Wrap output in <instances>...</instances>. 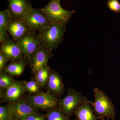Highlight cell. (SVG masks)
Segmentation results:
<instances>
[{
	"mask_svg": "<svg viewBox=\"0 0 120 120\" xmlns=\"http://www.w3.org/2000/svg\"><path fill=\"white\" fill-rule=\"evenodd\" d=\"M66 30V26L52 24L40 31L38 35L41 45L52 50L56 49L63 41Z\"/></svg>",
	"mask_w": 120,
	"mask_h": 120,
	"instance_id": "obj_1",
	"label": "cell"
},
{
	"mask_svg": "<svg viewBox=\"0 0 120 120\" xmlns=\"http://www.w3.org/2000/svg\"><path fill=\"white\" fill-rule=\"evenodd\" d=\"M52 24L66 25L71 19L75 10L69 11L61 7L60 0H50L45 7L41 8Z\"/></svg>",
	"mask_w": 120,
	"mask_h": 120,
	"instance_id": "obj_2",
	"label": "cell"
},
{
	"mask_svg": "<svg viewBox=\"0 0 120 120\" xmlns=\"http://www.w3.org/2000/svg\"><path fill=\"white\" fill-rule=\"evenodd\" d=\"M94 101L90 104L97 115L108 119L114 120L115 110L112 101L103 92L98 88L94 90Z\"/></svg>",
	"mask_w": 120,
	"mask_h": 120,
	"instance_id": "obj_3",
	"label": "cell"
},
{
	"mask_svg": "<svg viewBox=\"0 0 120 120\" xmlns=\"http://www.w3.org/2000/svg\"><path fill=\"white\" fill-rule=\"evenodd\" d=\"M35 109L29 104L26 99L21 98L8 104L9 118L11 120H25L30 115L37 113Z\"/></svg>",
	"mask_w": 120,
	"mask_h": 120,
	"instance_id": "obj_4",
	"label": "cell"
},
{
	"mask_svg": "<svg viewBox=\"0 0 120 120\" xmlns=\"http://www.w3.org/2000/svg\"><path fill=\"white\" fill-rule=\"evenodd\" d=\"M31 106L35 109H53L59 105V99L52 92H39L30 95L26 99Z\"/></svg>",
	"mask_w": 120,
	"mask_h": 120,
	"instance_id": "obj_5",
	"label": "cell"
},
{
	"mask_svg": "<svg viewBox=\"0 0 120 120\" xmlns=\"http://www.w3.org/2000/svg\"><path fill=\"white\" fill-rule=\"evenodd\" d=\"M90 101L81 93L73 88H70L65 97L59 99V105L63 113L69 114L80 105Z\"/></svg>",
	"mask_w": 120,
	"mask_h": 120,
	"instance_id": "obj_6",
	"label": "cell"
},
{
	"mask_svg": "<svg viewBox=\"0 0 120 120\" xmlns=\"http://www.w3.org/2000/svg\"><path fill=\"white\" fill-rule=\"evenodd\" d=\"M24 20L31 32H39L52 24L41 8H33Z\"/></svg>",
	"mask_w": 120,
	"mask_h": 120,
	"instance_id": "obj_7",
	"label": "cell"
},
{
	"mask_svg": "<svg viewBox=\"0 0 120 120\" xmlns=\"http://www.w3.org/2000/svg\"><path fill=\"white\" fill-rule=\"evenodd\" d=\"M8 11L12 19L24 20L33 8L28 0H8Z\"/></svg>",
	"mask_w": 120,
	"mask_h": 120,
	"instance_id": "obj_8",
	"label": "cell"
},
{
	"mask_svg": "<svg viewBox=\"0 0 120 120\" xmlns=\"http://www.w3.org/2000/svg\"><path fill=\"white\" fill-rule=\"evenodd\" d=\"M16 42L22 50L24 57L29 63L31 56L41 45L38 34L35 32H29Z\"/></svg>",
	"mask_w": 120,
	"mask_h": 120,
	"instance_id": "obj_9",
	"label": "cell"
},
{
	"mask_svg": "<svg viewBox=\"0 0 120 120\" xmlns=\"http://www.w3.org/2000/svg\"><path fill=\"white\" fill-rule=\"evenodd\" d=\"M53 56L52 50L41 45L31 56L29 62L33 73L47 65L49 60Z\"/></svg>",
	"mask_w": 120,
	"mask_h": 120,
	"instance_id": "obj_10",
	"label": "cell"
},
{
	"mask_svg": "<svg viewBox=\"0 0 120 120\" xmlns=\"http://www.w3.org/2000/svg\"><path fill=\"white\" fill-rule=\"evenodd\" d=\"M0 51L11 62L19 61L24 57L23 52L20 46L17 42L8 37L4 43H1Z\"/></svg>",
	"mask_w": 120,
	"mask_h": 120,
	"instance_id": "obj_11",
	"label": "cell"
},
{
	"mask_svg": "<svg viewBox=\"0 0 120 120\" xmlns=\"http://www.w3.org/2000/svg\"><path fill=\"white\" fill-rule=\"evenodd\" d=\"M23 81H15L2 94V101L4 102H13L19 100L26 91Z\"/></svg>",
	"mask_w": 120,
	"mask_h": 120,
	"instance_id": "obj_12",
	"label": "cell"
},
{
	"mask_svg": "<svg viewBox=\"0 0 120 120\" xmlns=\"http://www.w3.org/2000/svg\"><path fill=\"white\" fill-rule=\"evenodd\" d=\"M13 40L17 41L29 32H31L24 20H11L7 28Z\"/></svg>",
	"mask_w": 120,
	"mask_h": 120,
	"instance_id": "obj_13",
	"label": "cell"
},
{
	"mask_svg": "<svg viewBox=\"0 0 120 120\" xmlns=\"http://www.w3.org/2000/svg\"><path fill=\"white\" fill-rule=\"evenodd\" d=\"M46 85L48 91L56 96L62 94L64 91V86L60 75L56 71L53 69H50Z\"/></svg>",
	"mask_w": 120,
	"mask_h": 120,
	"instance_id": "obj_14",
	"label": "cell"
},
{
	"mask_svg": "<svg viewBox=\"0 0 120 120\" xmlns=\"http://www.w3.org/2000/svg\"><path fill=\"white\" fill-rule=\"evenodd\" d=\"M28 63L27 59L24 57L19 61L11 62L5 68L4 71L13 76L20 75L23 72L25 67Z\"/></svg>",
	"mask_w": 120,
	"mask_h": 120,
	"instance_id": "obj_15",
	"label": "cell"
},
{
	"mask_svg": "<svg viewBox=\"0 0 120 120\" xmlns=\"http://www.w3.org/2000/svg\"><path fill=\"white\" fill-rule=\"evenodd\" d=\"M90 102L82 103L77 107L75 114L79 120H97L96 116L93 114Z\"/></svg>",
	"mask_w": 120,
	"mask_h": 120,
	"instance_id": "obj_16",
	"label": "cell"
},
{
	"mask_svg": "<svg viewBox=\"0 0 120 120\" xmlns=\"http://www.w3.org/2000/svg\"><path fill=\"white\" fill-rule=\"evenodd\" d=\"M50 69L48 65L39 69L35 73V79L40 87L43 88L47 85Z\"/></svg>",
	"mask_w": 120,
	"mask_h": 120,
	"instance_id": "obj_17",
	"label": "cell"
},
{
	"mask_svg": "<svg viewBox=\"0 0 120 120\" xmlns=\"http://www.w3.org/2000/svg\"><path fill=\"white\" fill-rule=\"evenodd\" d=\"M11 20L8 10L0 11V35H2L4 41L8 37L7 32V27Z\"/></svg>",
	"mask_w": 120,
	"mask_h": 120,
	"instance_id": "obj_18",
	"label": "cell"
},
{
	"mask_svg": "<svg viewBox=\"0 0 120 120\" xmlns=\"http://www.w3.org/2000/svg\"><path fill=\"white\" fill-rule=\"evenodd\" d=\"M24 87L26 91L31 94H35L40 92V86L36 80L29 81H23Z\"/></svg>",
	"mask_w": 120,
	"mask_h": 120,
	"instance_id": "obj_19",
	"label": "cell"
},
{
	"mask_svg": "<svg viewBox=\"0 0 120 120\" xmlns=\"http://www.w3.org/2000/svg\"><path fill=\"white\" fill-rule=\"evenodd\" d=\"M13 80L7 73L3 71L0 73V87L2 89H7L14 83Z\"/></svg>",
	"mask_w": 120,
	"mask_h": 120,
	"instance_id": "obj_20",
	"label": "cell"
},
{
	"mask_svg": "<svg viewBox=\"0 0 120 120\" xmlns=\"http://www.w3.org/2000/svg\"><path fill=\"white\" fill-rule=\"evenodd\" d=\"M46 117L47 120H68L60 108L49 112Z\"/></svg>",
	"mask_w": 120,
	"mask_h": 120,
	"instance_id": "obj_21",
	"label": "cell"
},
{
	"mask_svg": "<svg viewBox=\"0 0 120 120\" xmlns=\"http://www.w3.org/2000/svg\"><path fill=\"white\" fill-rule=\"evenodd\" d=\"M107 6L111 11L116 13L120 12V3L118 0H109Z\"/></svg>",
	"mask_w": 120,
	"mask_h": 120,
	"instance_id": "obj_22",
	"label": "cell"
},
{
	"mask_svg": "<svg viewBox=\"0 0 120 120\" xmlns=\"http://www.w3.org/2000/svg\"><path fill=\"white\" fill-rule=\"evenodd\" d=\"M9 118L8 111V104L0 107V120H8Z\"/></svg>",
	"mask_w": 120,
	"mask_h": 120,
	"instance_id": "obj_23",
	"label": "cell"
},
{
	"mask_svg": "<svg viewBox=\"0 0 120 120\" xmlns=\"http://www.w3.org/2000/svg\"><path fill=\"white\" fill-rule=\"evenodd\" d=\"M9 60L5 55L0 51V71H3L6 67L7 62Z\"/></svg>",
	"mask_w": 120,
	"mask_h": 120,
	"instance_id": "obj_24",
	"label": "cell"
},
{
	"mask_svg": "<svg viewBox=\"0 0 120 120\" xmlns=\"http://www.w3.org/2000/svg\"><path fill=\"white\" fill-rule=\"evenodd\" d=\"M25 120H45V119L43 116H39L37 114H34L28 116Z\"/></svg>",
	"mask_w": 120,
	"mask_h": 120,
	"instance_id": "obj_25",
	"label": "cell"
},
{
	"mask_svg": "<svg viewBox=\"0 0 120 120\" xmlns=\"http://www.w3.org/2000/svg\"><path fill=\"white\" fill-rule=\"evenodd\" d=\"M11 120V119H9V120Z\"/></svg>",
	"mask_w": 120,
	"mask_h": 120,
	"instance_id": "obj_26",
	"label": "cell"
}]
</instances>
